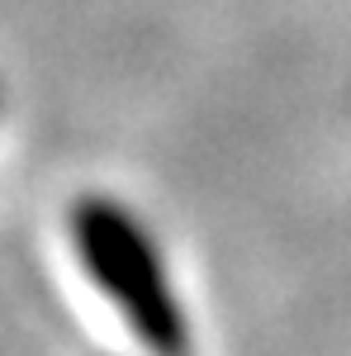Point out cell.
Masks as SVG:
<instances>
[{"mask_svg": "<svg viewBox=\"0 0 351 356\" xmlns=\"http://www.w3.org/2000/svg\"><path fill=\"white\" fill-rule=\"evenodd\" d=\"M67 233L81 266L129 318L138 342L152 356H190V323L171 290L166 257L133 209L109 195H85L67 214Z\"/></svg>", "mask_w": 351, "mask_h": 356, "instance_id": "6da1fadb", "label": "cell"}]
</instances>
